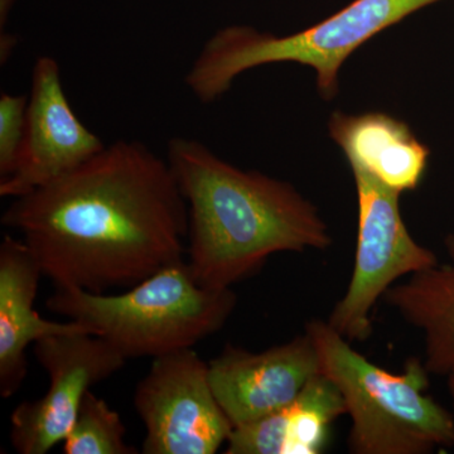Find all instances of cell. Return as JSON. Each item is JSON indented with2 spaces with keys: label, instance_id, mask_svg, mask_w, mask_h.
Listing matches in <instances>:
<instances>
[{
  "label": "cell",
  "instance_id": "obj_1",
  "mask_svg": "<svg viewBox=\"0 0 454 454\" xmlns=\"http://www.w3.org/2000/svg\"><path fill=\"white\" fill-rule=\"evenodd\" d=\"M2 223L55 288L106 294L184 260L190 215L167 160L138 140H118L14 199Z\"/></svg>",
  "mask_w": 454,
  "mask_h": 454
},
{
  "label": "cell",
  "instance_id": "obj_2",
  "mask_svg": "<svg viewBox=\"0 0 454 454\" xmlns=\"http://www.w3.org/2000/svg\"><path fill=\"white\" fill-rule=\"evenodd\" d=\"M166 160L188 206V264L200 286L231 288L274 254L333 245L316 206L288 182L238 168L182 137L169 140Z\"/></svg>",
  "mask_w": 454,
  "mask_h": 454
},
{
  "label": "cell",
  "instance_id": "obj_3",
  "mask_svg": "<svg viewBox=\"0 0 454 454\" xmlns=\"http://www.w3.org/2000/svg\"><path fill=\"white\" fill-rule=\"evenodd\" d=\"M238 304L231 288L200 286L184 260L167 265L121 294L55 288L47 309L79 322L129 358L191 348L219 333Z\"/></svg>",
  "mask_w": 454,
  "mask_h": 454
},
{
  "label": "cell",
  "instance_id": "obj_4",
  "mask_svg": "<svg viewBox=\"0 0 454 454\" xmlns=\"http://www.w3.org/2000/svg\"><path fill=\"white\" fill-rule=\"evenodd\" d=\"M304 333L315 343L321 373L342 394L354 454H427L454 446V418L427 395L429 375L419 358L400 373L387 372L351 348L324 319H310Z\"/></svg>",
  "mask_w": 454,
  "mask_h": 454
},
{
  "label": "cell",
  "instance_id": "obj_5",
  "mask_svg": "<svg viewBox=\"0 0 454 454\" xmlns=\"http://www.w3.org/2000/svg\"><path fill=\"white\" fill-rule=\"evenodd\" d=\"M442 0H354L304 31L274 35L249 26L220 29L203 44L184 83L202 104L219 100L236 77L260 66L297 62L310 66L325 100L339 92L343 62L370 38Z\"/></svg>",
  "mask_w": 454,
  "mask_h": 454
},
{
  "label": "cell",
  "instance_id": "obj_6",
  "mask_svg": "<svg viewBox=\"0 0 454 454\" xmlns=\"http://www.w3.org/2000/svg\"><path fill=\"white\" fill-rule=\"evenodd\" d=\"M356 184L358 229L354 271L328 324L349 342L372 334V310L397 280L434 267L438 258L409 232L399 199L402 193L382 184L358 167H351Z\"/></svg>",
  "mask_w": 454,
  "mask_h": 454
},
{
  "label": "cell",
  "instance_id": "obj_7",
  "mask_svg": "<svg viewBox=\"0 0 454 454\" xmlns=\"http://www.w3.org/2000/svg\"><path fill=\"white\" fill-rule=\"evenodd\" d=\"M134 408L145 427V454H214L234 429L212 390L208 363L193 348L153 358Z\"/></svg>",
  "mask_w": 454,
  "mask_h": 454
},
{
  "label": "cell",
  "instance_id": "obj_8",
  "mask_svg": "<svg viewBox=\"0 0 454 454\" xmlns=\"http://www.w3.org/2000/svg\"><path fill=\"white\" fill-rule=\"evenodd\" d=\"M33 354L49 373L50 387L14 409L11 443L20 454H46L67 437L90 389L128 360L106 339L88 333L44 337L33 345Z\"/></svg>",
  "mask_w": 454,
  "mask_h": 454
},
{
  "label": "cell",
  "instance_id": "obj_9",
  "mask_svg": "<svg viewBox=\"0 0 454 454\" xmlns=\"http://www.w3.org/2000/svg\"><path fill=\"white\" fill-rule=\"evenodd\" d=\"M106 146L71 107L56 59L38 57L20 163L11 177L0 181V196H25L82 166Z\"/></svg>",
  "mask_w": 454,
  "mask_h": 454
},
{
  "label": "cell",
  "instance_id": "obj_10",
  "mask_svg": "<svg viewBox=\"0 0 454 454\" xmlns=\"http://www.w3.org/2000/svg\"><path fill=\"white\" fill-rule=\"evenodd\" d=\"M208 373L215 396L236 428L291 404L321 373V364L304 333L259 354L229 343L208 363Z\"/></svg>",
  "mask_w": 454,
  "mask_h": 454
},
{
  "label": "cell",
  "instance_id": "obj_11",
  "mask_svg": "<svg viewBox=\"0 0 454 454\" xmlns=\"http://www.w3.org/2000/svg\"><path fill=\"white\" fill-rule=\"evenodd\" d=\"M43 277L40 264L22 239L5 235L0 244V395L9 399L28 373L29 345L53 334L92 333L79 322L49 321L35 309ZM94 334V333H92Z\"/></svg>",
  "mask_w": 454,
  "mask_h": 454
},
{
  "label": "cell",
  "instance_id": "obj_12",
  "mask_svg": "<svg viewBox=\"0 0 454 454\" xmlns=\"http://www.w3.org/2000/svg\"><path fill=\"white\" fill-rule=\"evenodd\" d=\"M328 129L349 166L366 170L391 190L413 191L422 182L429 149L405 122L382 113H333Z\"/></svg>",
  "mask_w": 454,
  "mask_h": 454
},
{
  "label": "cell",
  "instance_id": "obj_13",
  "mask_svg": "<svg viewBox=\"0 0 454 454\" xmlns=\"http://www.w3.org/2000/svg\"><path fill=\"white\" fill-rule=\"evenodd\" d=\"M345 414L348 409L342 394L327 376L319 373L291 404L232 429L225 453H321L334 420Z\"/></svg>",
  "mask_w": 454,
  "mask_h": 454
},
{
  "label": "cell",
  "instance_id": "obj_14",
  "mask_svg": "<svg viewBox=\"0 0 454 454\" xmlns=\"http://www.w3.org/2000/svg\"><path fill=\"white\" fill-rule=\"evenodd\" d=\"M448 260L418 271L385 293V303L423 334L430 375L454 372V234L444 239Z\"/></svg>",
  "mask_w": 454,
  "mask_h": 454
},
{
  "label": "cell",
  "instance_id": "obj_15",
  "mask_svg": "<svg viewBox=\"0 0 454 454\" xmlns=\"http://www.w3.org/2000/svg\"><path fill=\"white\" fill-rule=\"evenodd\" d=\"M125 434L121 414L90 390L64 441V453L138 454L139 450L125 441Z\"/></svg>",
  "mask_w": 454,
  "mask_h": 454
},
{
  "label": "cell",
  "instance_id": "obj_16",
  "mask_svg": "<svg viewBox=\"0 0 454 454\" xmlns=\"http://www.w3.org/2000/svg\"><path fill=\"white\" fill-rule=\"evenodd\" d=\"M28 97L0 95V181L16 172L25 143Z\"/></svg>",
  "mask_w": 454,
  "mask_h": 454
},
{
  "label": "cell",
  "instance_id": "obj_17",
  "mask_svg": "<svg viewBox=\"0 0 454 454\" xmlns=\"http://www.w3.org/2000/svg\"><path fill=\"white\" fill-rule=\"evenodd\" d=\"M16 44V35H9L8 32H2V35H0V62H2V65L8 61L9 56L13 52Z\"/></svg>",
  "mask_w": 454,
  "mask_h": 454
},
{
  "label": "cell",
  "instance_id": "obj_18",
  "mask_svg": "<svg viewBox=\"0 0 454 454\" xmlns=\"http://www.w3.org/2000/svg\"><path fill=\"white\" fill-rule=\"evenodd\" d=\"M17 0H0V29L4 31L7 26L12 9L16 4Z\"/></svg>",
  "mask_w": 454,
  "mask_h": 454
},
{
  "label": "cell",
  "instance_id": "obj_19",
  "mask_svg": "<svg viewBox=\"0 0 454 454\" xmlns=\"http://www.w3.org/2000/svg\"><path fill=\"white\" fill-rule=\"evenodd\" d=\"M447 378L448 391H450V395L452 397L454 406V372L450 373V375H448Z\"/></svg>",
  "mask_w": 454,
  "mask_h": 454
}]
</instances>
